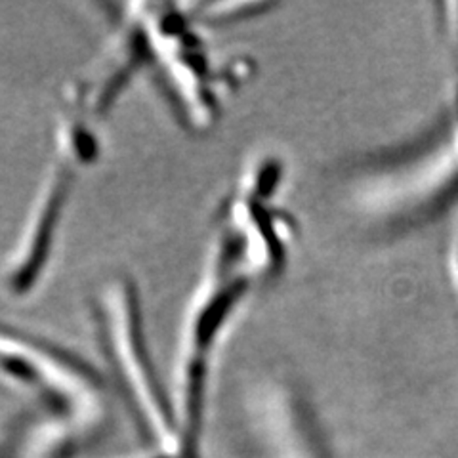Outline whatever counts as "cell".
I'll return each instance as SVG.
<instances>
[{"label":"cell","mask_w":458,"mask_h":458,"mask_svg":"<svg viewBox=\"0 0 458 458\" xmlns=\"http://www.w3.org/2000/svg\"><path fill=\"white\" fill-rule=\"evenodd\" d=\"M94 325L124 403L149 441L151 458H182L170 390L151 360L140 293L132 279L117 276L99 289L94 300Z\"/></svg>","instance_id":"obj_1"},{"label":"cell","mask_w":458,"mask_h":458,"mask_svg":"<svg viewBox=\"0 0 458 458\" xmlns=\"http://www.w3.org/2000/svg\"><path fill=\"white\" fill-rule=\"evenodd\" d=\"M0 375L31 392L42 411L71 428L79 441L107 419V390L81 355L25 328L0 321Z\"/></svg>","instance_id":"obj_2"},{"label":"cell","mask_w":458,"mask_h":458,"mask_svg":"<svg viewBox=\"0 0 458 458\" xmlns=\"http://www.w3.org/2000/svg\"><path fill=\"white\" fill-rule=\"evenodd\" d=\"M98 121L86 98L84 84H73L65 98L55 157L38 191L20 247L6 269V286L12 294L25 296L31 293L50 264L75 182L98 155Z\"/></svg>","instance_id":"obj_3"}]
</instances>
